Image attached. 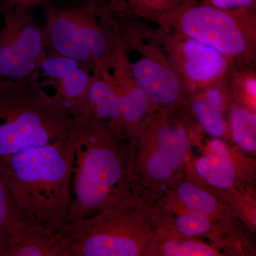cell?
I'll return each instance as SVG.
<instances>
[{"mask_svg":"<svg viewBox=\"0 0 256 256\" xmlns=\"http://www.w3.org/2000/svg\"><path fill=\"white\" fill-rule=\"evenodd\" d=\"M74 162L69 134L0 159L25 218L53 233H63L68 225Z\"/></svg>","mask_w":256,"mask_h":256,"instance_id":"obj_1","label":"cell"},{"mask_svg":"<svg viewBox=\"0 0 256 256\" xmlns=\"http://www.w3.org/2000/svg\"><path fill=\"white\" fill-rule=\"evenodd\" d=\"M114 134L86 116L74 119L69 132L74 162L68 224L118 202L124 168Z\"/></svg>","mask_w":256,"mask_h":256,"instance_id":"obj_2","label":"cell"},{"mask_svg":"<svg viewBox=\"0 0 256 256\" xmlns=\"http://www.w3.org/2000/svg\"><path fill=\"white\" fill-rule=\"evenodd\" d=\"M42 86L0 80V159L68 137L74 118Z\"/></svg>","mask_w":256,"mask_h":256,"instance_id":"obj_3","label":"cell"},{"mask_svg":"<svg viewBox=\"0 0 256 256\" xmlns=\"http://www.w3.org/2000/svg\"><path fill=\"white\" fill-rule=\"evenodd\" d=\"M42 33L45 48L75 60L90 74L111 70L121 43L102 0H88L82 8L70 9L46 5Z\"/></svg>","mask_w":256,"mask_h":256,"instance_id":"obj_4","label":"cell"},{"mask_svg":"<svg viewBox=\"0 0 256 256\" xmlns=\"http://www.w3.org/2000/svg\"><path fill=\"white\" fill-rule=\"evenodd\" d=\"M158 28L206 44L237 68L256 66V13L218 9L195 0L176 10Z\"/></svg>","mask_w":256,"mask_h":256,"instance_id":"obj_5","label":"cell"},{"mask_svg":"<svg viewBox=\"0 0 256 256\" xmlns=\"http://www.w3.org/2000/svg\"><path fill=\"white\" fill-rule=\"evenodd\" d=\"M0 30V80L40 78L47 54L42 30L18 4L3 3Z\"/></svg>","mask_w":256,"mask_h":256,"instance_id":"obj_6","label":"cell"},{"mask_svg":"<svg viewBox=\"0 0 256 256\" xmlns=\"http://www.w3.org/2000/svg\"><path fill=\"white\" fill-rule=\"evenodd\" d=\"M156 32L188 95L224 78L234 66L225 56L203 42L162 28Z\"/></svg>","mask_w":256,"mask_h":256,"instance_id":"obj_7","label":"cell"},{"mask_svg":"<svg viewBox=\"0 0 256 256\" xmlns=\"http://www.w3.org/2000/svg\"><path fill=\"white\" fill-rule=\"evenodd\" d=\"M134 50L141 58L131 64L133 76L154 106L171 108L183 102L188 92L161 46L159 35L137 45Z\"/></svg>","mask_w":256,"mask_h":256,"instance_id":"obj_8","label":"cell"},{"mask_svg":"<svg viewBox=\"0 0 256 256\" xmlns=\"http://www.w3.org/2000/svg\"><path fill=\"white\" fill-rule=\"evenodd\" d=\"M40 76L53 86V96L74 118L82 117L86 109L92 74L72 58L53 53L42 64Z\"/></svg>","mask_w":256,"mask_h":256,"instance_id":"obj_9","label":"cell"},{"mask_svg":"<svg viewBox=\"0 0 256 256\" xmlns=\"http://www.w3.org/2000/svg\"><path fill=\"white\" fill-rule=\"evenodd\" d=\"M127 53L124 44H120L110 72L119 98L122 128L136 131L156 106L133 76Z\"/></svg>","mask_w":256,"mask_h":256,"instance_id":"obj_10","label":"cell"},{"mask_svg":"<svg viewBox=\"0 0 256 256\" xmlns=\"http://www.w3.org/2000/svg\"><path fill=\"white\" fill-rule=\"evenodd\" d=\"M156 132V151L148 160V170L152 178L168 180L182 164L188 148V136L181 124H170L162 118L154 124Z\"/></svg>","mask_w":256,"mask_h":256,"instance_id":"obj_11","label":"cell"},{"mask_svg":"<svg viewBox=\"0 0 256 256\" xmlns=\"http://www.w3.org/2000/svg\"><path fill=\"white\" fill-rule=\"evenodd\" d=\"M4 244L6 256H66L63 234L53 233L24 217L14 224Z\"/></svg>","mask_w":256,"mask_h":256,"instance_id":"obj_12","label":"cell"},{"mask_svg":"<svg viewBox=\"0 0 256 256\" xmlns=\"http://www.w3.org/2000/svg\"><path fill=\"white\" fill-rule=\"evenodd\" d=\"M82 116L105 124L114 133L122 129L119 98L110 70L92 74L86 109Z\"/></svg>","mask_w":256,"mask_h":256,"instance_id":"obj_13","label":"cell"},{"mask_svg":"<svg viewBox=\"0 0 256 256\" xmlns=\"http://www.w3.org/2000/svg\"><path fill=\"white\" fill-rule=\"evenodd\" d=\"M197 174L214 188H226L233 185L236 171L228 148L220 140L210 143V152L196 163Z\"/></svg>","mask_w":256,"mask_h":256,"instance_id":"obj_14","label":"cell"},{"mask_svg":"<svg viewBox=\"0 0 256 256\" xmlns=\"http://www.w3.org/2000/svg\"><path fill=\"white\" fill-rule=\"evenodd\" d=\"M229 127L234 141L240 148L249 152L256 151V112L234 102L229 111Z\"/></svg>","mask_w":256,"mask_h":256,"instance_id":"obj_15","label":"cell"},{"mask_svg":"<svg viewBox=\"0 0 256 256\" xmlns=\"http://www.w3.org/2000/svg\"><path fill=\"white\" fill-rule=\"evenodd\" d=\"M195 0H126L131 14L160 26L170 14Z\"/></svg>","mask_w":256,"mask_h":256,"instance_id":"obj_16","label":"cell"},{"mask_svg":"<svg viewBox=\"0 0 256 256\" xmlns=\"http://www.w3.org/2000/svg\"><path fill=\"white\" fill-rule=\"evenodd\" d=\"M229 85L234 100H240V105L255 112L256 100V66L237 68L233 66L228 74Z\"/></svg>","mask_w":256,"mask_h":256,"instance_id":"obj_17","label":"cell"},{"mask_svg":"<svg viewBox=\"0 0 256 256\" xmlns=\"http://www.w3.org/2000/svg\"><path fill=\"white\" fill-rule=\"evenodd\" d=\"M190 96V108L194 116L202 128L216 138L223 136L227 129L224 114L210 107L198 92L188 94Z\"/></svg>","mask_w":256,"mask_h":256,"instance_id":"obj_18","label":"cell"},{"mask_svg":"<svg viewBox=\"0 0 256 256\" xmlns=\"http://www.w3.org/2000/svg\"><path fill=\"white\" fill-rule=\"evenodd\" d=\"M22 218L10 191L4 168L0 163V240L3 244L14 224Z\"/></svg>","mask_w":256,"mask_h":256,"instance_id":"obj_19","label":"cell"},{"mask_svg":"<svg viewBox=\"0 0 256 256\" xmlns=\"http://www.w3.org/2000/svg\"><path fill=\"white\" fill-rule=\"evenodd\" d=\"M178 194L180 200L190 210L208 214L216 210L217 202L214 197L192 184H182L178 186Z\"/></svg>","mask_w":256,"mask_h":256,"instance_id":"obj_20","label":"cell"},{"mask_svg":"<svg viewBox=\"0 0 256 256\" xmlns=\"http://www.w3.org/2000/svg\"><path fill=\"white\" fill-rule=\"evenodd\" d=\"M175 226L183 235L197 236L210 230V223L206 214L191 210L178 217L175 222Z\"/></svg>","mask_w":256,"mask_h":256,"instance_id":"obj_21","label":"cell"},{"mask_svg":"<svg viewBox=\"0 0 256 256\" xmlns=\"http://www.w3.org/2000/svg\"><path fill=\"white\" fill-rule=\"evenodd\" d=\"M163 252L168 256H214V250L202 242L173 240L165 244Z\"/></svg>","mask_w":256,"mask_h":256,"instance_id":"obj_22","label":"cell"},{"mask_svg":"<svg viewBox=\"0 0 256 256\" xmlns=\"http://www.w3.org/2000/svg\"><path fill=\"white\" fill-rule=\"evenodd\" d=\"M201 3L218 9L256 14V0H202Z\"/></svg>","mask_w":256,"mask_h":256,"instance_id":"obj_23","label":"cell"},{"mask_svg":"<svg viewBox=\"0 0 256 256\" xmlns=\"http://www.w3.org/2000/svg\"><path fill=\"white\" fill-rule=\"evenodd\" d=\"M106 3L118 9L126 8V0H104Z\"/></svg>","mask_w":256,"mask_h":256,"instance_id":"obj_24","label":"cell"},{"mask_svg":"<svg viewBox=\"0 0 256 256\" xmlns=\"http://www.w3.org/2000/svg\"><path fill=\"white\" fill-rule=\"evenodd\" d=\"M32 1H36V0H4V2L16 4H21L23 3L30 2Z\"/></svg>","mask_w":256,"mask_h":256,"instance_id":"obj_25","label":"cell"},{"mask_svg":"<svg viewBox=\"0 0 256 256\" xmlns=\"http://www.w3.org/2000/svg\"><path fill=\"white\" fill-rule=\"evenodd\" d=\"M3 2H4V0H0V11H1L2 6L3 5Z\"/></svg>","mask_w":256,"mask_h":256,"instance_id":"obj_26","label":"cell"}]
</instances>
